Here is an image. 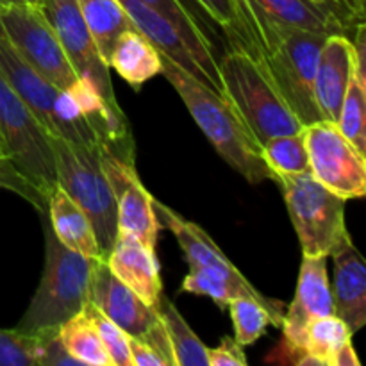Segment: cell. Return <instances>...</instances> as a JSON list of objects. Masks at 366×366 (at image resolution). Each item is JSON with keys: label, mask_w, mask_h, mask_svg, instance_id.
I'll return each instance as SVG.
<instances>
[{"label": "cell", "mask_w": 366, "mask_h": 366, "mask_svg": "<svg viewBox=\"0 0 366 366\" xmlns=\"http://www.w3.org/2000/svg\"><path fill=\"white\" fill-rule=\"evenodd\" d=\"M0 71L11 88L20 95V99L27 104L41 127L45 129L50 138H59V122L56 114V104L59 99L61 89L50 84L41 77L34 68L29 66L16 50L7 41L6 34L0 29Z\"/></svg>", "instance_id": "obj_17"}, {"label": "cell", "mask_w": 366, "mask_h": 366, "mask_svg": "<svg viewBox=\"0 0 366 366\" xmlns=\"http://www.w3.org/2000/svg\"><path fill=\"white\" fill-rule=\"evenodd\" d=\"M335 315L331 281L327 274V257L304 256L300 264L299 285L295 299L286 306L282 318V342L272 354L277 363L297 365L302 357V343L306 327L315 318Z\"/></svg>", "instance_id": "obj_10"}, {"label": "cell", "mask_w": 366, "mask_h": 366, "mask_svg": "<svg viewBox=\"0 0 366 366\" xmlns=\"http://www.w3.org/2000/svg\"><path fill=\"white\" fill-rule=\"evenodd\" d=\"M0 186H4V188H11V189H13V184H11V181L6 177V175L2 174V172H0Z\"/></svg>", "instance_id": "obj_38"}, {"label": "cell", "mask_w": 366, "mask_h": 366, "mask_svg": "<svg viewBox=\"0 0 366 366\" xmlns=\"http://www.w3.org/2000/svg\"><path fill=\"white\" fill-rule=\"evenodd\" d=\"M36 7L56 32L77 77L88 79L111 106L120 107L114 95L109 66L93 41L77 0H39Z\"/></svg>", "instance_id": "obj_11"}, {"label": "cell", "mask_w": 366, "mask_h": 366, "mask_svg": "<svg viewBox=\"0 0 366 366\" xmlns=\"http://www.w3.org/2000/svg\"><path fill=\"white\" fill-rule=\"evenodd\" d=\"M82 313L92 320V324L95 325L97 332L100 336V342H102L104 349L109 354L113 366H132L131 361V349H129V338L131 336L124 331L122 327H118L111 318H107L99 307L93 302H86L82 307Z\"/></svg>", "instance_id": "obj_31"}, {"label": "cell", "mask_w": 366, "mask_h": 366, "mask_svg": "<svg viewBox=\"0 0 366 366\" xmlns=\"http://www.w3.org/2000/svg\"><path fill=\"white\" fill-rule=\"evenodd\" d=\"M336 125L357 150L366 154V75L357 70L349 82Z\"/></svg>", "instance_id": "obj_28"}, {"label": "cell", "mask_w": 366, "mask_h": 366, "mask_svg": "<svg viewBox=\"0 0 366 366\" xmlns=\"http://www.w3.org/2000/svg\"><path fill=\"white\" fill-rule=\"evenodd\" d=\"M34 336L0 329V366H36Z\"/></svg>", "instance_id": "obj_32"}, {"label": "cell", "mask_w": 366, "mask_h": 366, "mask_svg": "<svg viewBox=\"0 0 366 366\" xmlns=\"http://www.w3.org/2000/svg\"><path fill=\"white\" fill-rule=\"evenodd\" d=\"M132 366H168L167 360L143 338H129Z\"/></svg>", "instance_id": "obj_35"}, {"label": "cell", "mask_w": 366, "mask_h": 366, "mask_svg": "<svg viewBox=\"0 0 366 366\" xmlns=\"http://www.w3.org/2000/svg\"><path fill=\"white\" fill-rule=\"evenodd\" d=\"M157 317L170 340L175 366H209L207 347L193 332L174 302L161 299Z\"/></svg>", "instance_id": "obj_24"}, {"label": "cell", "mask_w": 366, "mask_h": 366, "mask_svg": "<svg viewBox=\"0 0 366 366\" xmlns=\"http://www.w3.org/2000/svg\"><path fill=\"white\" fill-rule=\"evenodd\" d=\"M242 7L252 39L250 54L267 66L286 104L304 127L320 122L315 77L322 45L329 34L281 27L250 11L243 0Z\"/></svg>", "instance_id": "obj_1"}, {"label": "cell", "mask_w": 366, "mask_h": 366, "mask_svg": "<svg viewBox=\"0 0 366 366\" xmlns=\"http://www.w3.org/2000/svg\"><path fill=\"white\" fill-rule=\"evenodd\" d=\"M227 310L234 325V340L242 347L256 343L268 325H272V318L263 304L250 297H236L227 304Z\"/></svg>", "instance_id": "obj_29"}, {"label": "cell", "mask_w": 366, "mask_h": 366, "mask_svg": "<svg viewBox=\"0 0 366 366\" xmlns=\"http://www.w3.org/2000/svg\"><path fill=\"white\" fill-rule=\"evenodd\" d=\"M304 256L329 257L347 234L345 199L332 193L311 172L277 179Z\"/></svg>", "instance_id": "obj_7"}, {"label": "cell", "mask_w": 366, "mask_h": 366, "mask_svg": "<svg viewBox=\"0 0 366 366\" xmlns=\"http://www.w3.org/2000/svg\"><path fill=\"white\" fill-rule=\"evenodd\" d=\"M310 172L318 182L342 199L366 195V154L357 150L332 122H315L304 127Z\"/></svg>", "instance_id": "obj_9"}, {"label": "cell", "mask_w": 366, "mask_h": 366, "mask_svg": "<svg viewBox=\"0 0 366 366\" xmlns=\"http://www.w3.org/2000/svg\"><path fill=\"white\" fill-rule=\"evenodd\" d=\"M77 4L92 32L93 41L107 64L118 36L127 29H134V25L129 20L127 13L122 9L118 0H77Z\"/></svg>", "instance_id": "obj_23"}, {"label": "cell", "mask_w": 366, "mask_h": 366, "mask_svg": "<svg viewBox=\"0 0 366 366\" xmlns=\"http://www.w3.org/2000/svg\"><path fill=\"white\" fill-rule=\"evenodd\" d=\"M352 342V335L336 315L315 318L306 327L302 350L313 354L324 363V366L335 365L336 354L345 343Z\"/></svg>", "instance_id": "obj_27"}, {"label": "cell", "mask_w": 366, "mask_h": 366, "mask_svg": "<svg viewBox=\"0 0 366 366\" xmlns=\"http://www.w3.org/2000/svg\"><path fill=\"white\" fill-rule=\"evenodd\" d=\"M50 147L56 161L57 186L84 211L107 259L118 236V217L113 188L104 174L99 150L63 138H50Z\"/></svg>", "instance_id": "obj_6"}, {"label": "cell", "mask_w": 366, "mask_h": 366, "mask_svg": "<svg viewBox=\"0 0 366 366\" xmlns=\"http://www.w3.org/2000/svg\"><path fill=\"white\" fill-rule=\"evenodd\" d=\"M0 25L18 56L34 68L45 81L68 89L77 79L56 32L41 11L31 4L0 7Z\"/></svg>", "instance_id": "obj_8"}, {"label": "cell", "mask_w": 366, "mask_h": 366, "mask_svg": "<svg viewBox=\"0 0 366 366\" xmlns=\"http://www.w3.org/2000/svg\"><path fill=\"white\" fill-rule=\"evenodd\" d=\"M61 343L64 349L75 357L82 366H113L109 354L104 349L95 325L84 313H77L68 318L57 329Z\"/></svg>", "instance_id": "obj_25"}, {"label": "cell", "mask_w": 366, "mask_h": 366, "mask_svg": "<svg viewBox=\"0 0 366 366\" xmlns=\"http://www.w3.org/2000/svg\"><path fill=\"white\" fill-rule=\"evenodd\" d=\"M356 50L347 34H329L322 45L315 77V99L325 122L336 124L350 79L356 74Z\"/></svg>", "instance_id": "obj_15"}, {"label": "cell", "mask_w": 366, "mask_h": 366, "mask_svg": "<svg viewBox=\"0 0 366 366\" xmlns=\"http://www.w3.org/2000/svg\"><path fill=\"white\" fill-rule=\"evenodd\" d=\"M224 97L234 106L239 118L259 147L275 136L302 131L304 125L293 114L267 66L239 46L218 59Z\"/></svg>", "instance_id": "obj_3"}, {"label": "cell", "mask_w": 366, "mask_h": 366, "mask_svg": "<svg viewBox=\"0 0 366 366\" xmlns=\"http://www.w3.org/2000/svg\"><path fill=\"white\" fill-rule=\"evenodd\" d=\"M143 2L159 11L164 18H168L175 25L189 52L195 56L204 71L217 84L218 92L224 95L220 71H218L217 49H214L213 38H211V31L204 25V21L182 0H143Z\"/></svg>", "instance_id": "obj_21"}, {"label": "cell", "mask_w": 366, "mask_h": 366, "mask_svg": "<svg viewBox=\"0 0 366 366\" xmlns=\"http://www.w3.org/2000/svg\"><path fill=\"white\" fill-rule=\"evenodd\" d=\"M25 2H27V4H31V6H36V4H38L39 0H25Z\"/></svg>", "instance_id": "obj_40"}, {"label": "cell", "mask_w": 366, "mask_h": 366, "mask_svg": "<svg viewBox=\"0 0 366 366\" xmlns=\"http://www.w3.org/2000/svg\"><path fill=\"white\" fill-rule=\"evenodd\" d=\"M209 366H247V357L243 347L231 336H224L220 345L207 349Z\"/></svg>", "instance_id": "obj_33"}, {"label": "cell", "mask_w": 366, "mask_h": 366, "mask_svg": "<svg viewBox=\"0 0 366 366\" xmlns=\"http://www.w3.org/2000/svg\"><path fill=\"white\" fill-rule=\"evenodd\" d=\"M0 138L6 147L11 170L25 189V197L46 211V200L57 186L50 136L27 104L11 88L0 71Z\"/></svg>", "instance_id": "obj_5"}, {"label": "cell", "mask_w": 366, "mask_h": 366, "mask_svg": "<svg viewBox=\"0 0 366 366\" xmlns=\"http://www.w3.org/2000/svg\"><path fill=\"white\" fill-rule=\"evenodd\" d=\"M99 154L117 202L118 232H127L150 249H156L161 224L154 209V197L139 181L136 163H125L106 152Z\"/></svg>", "instance_id": "obj_12"}, {"label": "cell", "mask_w": 366, "mask_h": 366, "mask_svg": "<svg viewBox=\"0 0 366 366\" xmlns=\"http://www.w3.org/2000/svg\"><path fill=\"white\" fill-rule=\"evenodd\" d=\"M261 157L274 174L275 182L282 175H295L310 172L304 129L292 134L275 136L261 147Z\"/></svg>", "instance_id": "obj_26"}, {"label": "cell", "mask_w": 366, "mask_h": 366, "mask_svg": "<svg viewBox=\"0 0 366 366\" xmlns=\"http://www.w3.org/2000/svg\"><path fill=\"white\" fill-rule=\"evenodd\" d=\"M118 4H120L122 9L127 13L129 20L132 21L136 31L142 32L150 43H154L156 49L161 52V56L174 61L179 68H182V70L188 71L189 75H193L197 81L204 82V84L209 86L211 89L220 93L218 92L217 84L211 81L209 75L204 71V68L200 66L199 61L195 59V56L189 52L182 36L179 34L175 25L172 24L168 18H164L159 11L154 9L152 6L145 4L143 0H118Z\"/></svg>", "instance_id": "obj_18"}, {"label": "cell", "mask_w": 366, "mask_h": 366, "mask_svg": "<svg viewBox=\"0 0 366 366\" xmlns=\"http://www.w3.org/2000/svg\"><path fill=\"white\" fill-rule=\"evenodd\" d=\"M46 217H49L50 227H52L56 238L66 249L86 257L106 261L86 213L59 186L54 188L46 200Z\"/></svg>", "instance_id": "obj_20"}, {"label": "cell", "mask_w": 366, "mask_h": 366, "mask_svg": "<svg viewBox=\"0 0 366 366\" xmlns=\"http://www.w3.org/2000/svg\"><path fill=\"white\" fill-rule=\"evenodd\" d=\"M195 2L218 27L224 29V34L227 36L231 46H239L250 52L252 39L247 29L242 0H195Z\"/></svg>", "instance_id": "obj_30"}, {"label": "cell", "mask_w": 366, "mask_h": 366, "mask_svg": "<svg viewBox=\"0 0 366 366\" xmlns=\"http://www.w3.org/2000/svg\"><path fill=\"white\" fill-rule=\"evenodd\" d=\"M329 256L335 263L331 293L335 315L343 320L350 335L366 324V263L347 232Z\"/></svg>", "instance_id": "obj_14"}, {"label": "cell", "mask_w": 366, "mask_h": 366, "mask_svg": "<svg viewBox=\"0 0 366 366\" xmlns=\"http://www.w3.org/2000/svg\"><path fill=\"white\" fill-rule=\"evenodd\" d=\"M243 4L281 27L347 36L349 32L354 36L357 29L350 27L338 14L318 6L313 0H243Z\"/></svg>", "instance_id": "obj_19"}, {"label": "cell", "mask_w": 366, "mask_h": 366, "mask_svg": "<svg viewBox=\"0 0 366 366\" xmlns=\"http://www.w3.org/2000/svg\"><path fill=\"white\" fill-rule=\"evenodd\" d=\"M25 0H0V7L2 6H13V4H24Z\"/></svg>", "instance_id": "obj_39"}, {"label": "cell", "mask_w": 366, "mask_h": 366, "mask_svg": "<svg viewBox=\"0 0 366 366\" xmlns=\"http://www.w3.org/2000/svg\"><path fill=\"white\" fill-rule=\"evenodd\" d=\"M332 366H360V360H357L352 342L345 343V345L340 349V352L336 354L335 357V365Z\"/></svg>", "instance_id": "obj_37"}, {"label": "cell", "mask_w": 366, "mask_h": 366, "mask_svg": "<svg viewBox=\"0 0 366 366\" xmlns=\"http://www.w3.org/2000/svg\"><path fill=\"white\" fill-rule=\"evenodd\" d=\"M109 68H113L132 89L139 92L147 81L161 74L163 57L142 32L127 29L114 41L109 56Z\"/></svg>", "instance_id": "obj_22"}, {"label": "cell", "mask_w": 366, "mask_h": 366, "mask_svg": "<svg viewBox=\"0 0 366 366\" xmlns=\"http://www.w3.org/2000/svg\"><path fill=\"white\" fill-rule=\"evenodd\" d=\"M45 268L38 290L14 331L24 336L59 329L68 318L81 313L89 300L95 257L66 249L54 234L49 217L45 218Z\"/></svg>", "instance_id": "obj_4"}, {"label": "cell", "mask_w": 366, "mask_h": 366, "mask_svg": "<svg viewBox=\"0 0 366 366\" xmlns=\"http://www.w3.org/2000/svg\"><path fill=\"white\" fill-rule=\"evenodd\" d=\"M161 57V74L179 93L195 124L202 129L218 156L250 184L275 181L274 174L261 157V147L243 124L234 106L224 95L179 68L174 61L164 56Z\"/></svg>", "instance_id": "obj_2"}, {"label": "cell", "mask_w": 366, "mask_h": 366, "mask_svg": "<svg viewBox=\"0 0 366 366\" xmlns=\"http://www.w3.org/2000/svg\"><path fill=\"white\" fill-rule=\"evenodd\" d=\"M106 263L109 270L147 306L159 310L163 299V282L156 249H150L127 232H118Z\"/></svg>", "instance_id": "obj_16"}, {"label": "cell", "mask_w": 366, "mask_h": 366, "mask_svg": "<svg viewBox=\"0 0 366 366\" xmlns=\"http://www.w3.org/2000/svg\"><path fill=\"white\" fill-rule=\"evenodd\" d=\"M318 6L338 14L345 24L356 29L365 24V0H313Z\"/></svg>", "instance_id": "obj_34"}, {"label": "cell", "mask_w": 366, "mask_h": 366, "mask_svg": "<svg viewBox=\"0 0 366 366\" xmlns=\"http://www.w3.org/2000/svg\"><path fill=\"white\" fill-rule=\"evenodd\" d=\"M89 302L95 304L107 318L134 338L145 335L157 322V310L147 306L109 270L104 259L97 261L93 268L89 281Z\"/></svg>", "instance_id": "obj_13"}, {"label": "cell", "mask_w": 366, "mask_h": 366, "mask_svg": "<svg viewBox=\"0 0 366 366\" xmlns=\"http://www.w3.org/2000/svg\"><path fill=\"white\" fill-rule=\"evenodd\" d=\"M0 172H2V174L6 175L7 179H9L11 184H13V189H16V192H20L21 195L25 197V189H24V186H21V182L18 181V177H16V175H14V172L11 170V167H9V161H7L6 147H4L2 138H0Z\"/></svg>", "instance_id": "obj_36"}]
</instances>
